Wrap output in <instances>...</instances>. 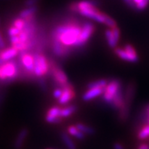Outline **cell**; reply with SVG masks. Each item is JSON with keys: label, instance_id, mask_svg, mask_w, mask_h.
Returning a JSON list of instances; mask_svg holds the SVG:
<instances>
[{"label": "cell", "instance_id": "cell-36", "mask_svg": "<svg viewBox=\"0 0 149 149\" xmlns=\"http://www.w3.org/2000/svg\"><path fill=\"white\" fill-rule=\"evenodd\" d=\"M138 149H149V146L147 144H141L139 146Z\"/></svg>", "mask_w": 149, "mask_h": 149}, {"label": "cell", "instance_id": "cell-20", "mask_svg": "<svg viewBox=\"0 0 149 149\" xmlns=\"http://www.w3.org/2000/svg\"><path fill=\"white\" fill-rule=\"evenodd\" d=\"M108 83V81L106 79H99V80L89 83L87 86V88L88 89H93V88H105Z\"/></svg>", "mask_w": 149, "mask_h": 149}, {"label": "cell", "instance_id": "cell-29", "mask_svg": "<svg viewBox=\"0 0 149 149\" xmlns=\"http://www.w3.org/2000/svg\"><path fill=\"white\" fill-rule=\"evenodd\" d=\"M40 0H26L24 2V5L26 7H30V6H36Z\"/></svg>", "mask_w": 149, "mask_h": 149}, {"label": "cell", "instance_id": "cell-1", "mask_svg": "<svg viewBox=\"0 0 149 149\" xmlns=\"http://www.w3.org/2000/svg\"><path fill=\"white\" fill-rule=\"evenodd\" d=\"M82 26L75 20H70L57 25L52 32V39L58 40L60 42L68 48H74L79 35L81 33Z\"/></svg>", "mask_w": 149, "mask_h": 149}, {"label": "cell", "instance_id": "cell-38", "mask_svg": "<svg viewBox=\"0 0 149 149\" xmlns=\"http://www.w3.org/2000/svg\"><path fill=\"white\" fill-rule=\"evenodd\" d=\"M148 124H149V118H148Z\"/></svg>", "mask_w": 149, "mask_h": 149}, {"label": "cell", "instance_id": "cell-34", "mask_svg": "<svg viewBox=\"0 0 149 149\" xmlns=\"http://www.w3.org/2000/svg\"><path fill=\"white\" fill-rule=\"evenodd\" d=\"M113 149H125L120 143L119 142H116V143L113 144Z\"/></svg>", "mask_w": 149, "mask_h": 149}, {"label": "cell", "instance_id": "cell-7", "mask_svg": "<svg viewBox=\"0 0 149 149\" xmlns=\"http://www.w3.org/2000/svg\"><path fill=\"white\" fill-rule=\"evenodd\" d=\"M52 49L53 54L59 58H66L72 53L71 48L67 47L58 40L53 39H52Z\"/></svg>", "mask_w": 149, "mask_h": 149}, {"label": "cell", "instance_id": "cell-37", "mask_svg": "<svg viewBox=\"0 0 149 149\" xmlns=\"http://www.w3.org/2000/svg\"><path fill=\"white\" fill-rule=\"evenodd\" d=\"M133 2H134L135 5H136V6L141 3V2H142V0H133Z\"/></svg>", "mask_w": 149, "mask_h": 149}, {"label": "cell", "instance_id": "cell-32", "mask_svg": "<svg viewBox=\"0 0 149 149\" xmlns=\"http://www.w3.org/2000/svg\"><path fill=\"white\" fill-rule=\"evenodd\" d=\"M39 84H40V87H41V89L42 90L45 91L47 88V85H46V83H45V80H44L42 78H40V80H39Z\"/></svg>", "mask_w": 149, "mask_h": 149}, {"label": "cell", "instance_id": "cell-24", "mask_svg": "<svg viewBox=\"0 0 149 149\" xmlns=\"http://www.w3.org/2000/svg\"><path fill=\"white\" fill-rule=\"evenodd\" d=\"M13 26L17 27V29L22 31L24 30L25 26V20L24 19L21 18V17H17V18H15L13 21Z\"/></svg>", "mask_w": 149, "mask_h": 149}, {"label": "cell", "instance_id": "cell-17", "mask_svg": "<svg viewBox=\"0 0 149 149\" xmlns=\"http://www.w3.org/2000/svg\"><path fill=\"white\" fill-rule=\"evenodd\" d=\"M68 132L70 133V135L74 136L75 138L78 139L83 140L85 138V134L83 133V132L79 130L77 127H75V126H70V127H68Z\"/></svg>", "mask_w": 149, "mask_h": 149}, {"label": "cell", "instance_id": "cell-18", "mask_svg": "<svg viewBox=\"0 0 149 149\" xmlns=\"http://www.w3.org/2000/svg\"><path fill=\"white\" fill-rule=\"evenodd\" d=\"M105 37L108 44L111 48L115 49L116 45L117 44V40H115V37L113 36V33L112 32V30H105Z\"/></svg>", "mask_w": 149, "mask_h": 149}, {"label": "cell", "instance_id": "cell-26", "mask_svg": "<svg viewBox=\"0 0 149 149\" xmlns=\"http://www.w3.org/2000/svg\"><path fill=\"white\" fill-rule=\"evenodd\" d=\"M104 24L107 25L111 29L114 28V27L117 26V23H116V21L114 20H113L111 17H109V16H107V17H106L105 21H104Z\"/></svg>", "mask_w": 149, "mask_h": 149}, {"label": "cell", "instance_id": "cell-22", "mask_svg": "<svg viewBox=\"0 0 149 149\" xmlns=\"http://www.w3.org/2000/svg\"><path fill=\"white\" fill-rule=\"evenodd\" d=\"M149 137V124L144 126L138 132V139L140 140H145Z\"/></svg>", "mask_w": 149, "mask_h": 149}, {"label": "cell", "instance_id": "cell-2", "mask_svg": "<svg viewBox=\"0 0 149 149\" xmlns=\"http://www.w3.org/2000/svg\"><path fill=\"white\" fill-rule=\"evenodd\" d=\"M19 77V67L15 61H8L0 67V80L11 83Z\"/></svg>", "mask_w": 149, "mask_h": 149}, {"label": "cell", "instance_id": "cell-35", "mask_svg": "<svg viewBox=\"0 0 149 149\" xmlns=\"http://www.w3.org/2000/svg\"><path fill=\"white\" fill-rule=\"evenodd\" d=\"M5 46H6V43H5V41H4L2 35L0 33V49H4Z\"/></svg>", "mask_w": 149, "mask_h": 149}, {"label": "cell", "instance_id": "cell-10", "mask_svg": "<svg viewBox=\"0 0 149 149\" xmlns=\"http://www.w3.org/2000/svg\"><path fill=\"white\" fill-rule=\"evenodd\" d=\"M123 103H124V95H123V89L121 87L115 95V96L113 97V100L109 105L113 109L120 110L122 108Z\"/></svg>", "mask_w": 149, "mask_h": 149}, {"label": "cell", "instance_id": "cell-25", "mask_svg": "<svg viewBox=\"0 0 149 149\" xmlns=\"http://www.w3.org/2000/svg\"><path fill=\"white\" fill-rule=\"evenodd\" d=\"M21 30L17 29V27H15V26H10L8 30V35L9 37L11 36H18L19 34L21 33Z\"/></svg>", "mask_w": 149, "mask_h": 149}, {"label": "cell", "instance_id": "cell-31", "mask_svg": "<svg viewBox=\"0 0 149 149\" xmlns=\"http://www.w3.org/2000/svg\"><path fill=\"white\" fill-rule=\"evenodd\" d=\"M123 2H124L125 3H126V5H127L129 7L131 8L132 9L136 11V5H135L133 0H123Z\"/></svg>", "mask_w": 149, "mask_h": 149}, {"label": "cell", "instance_id": "cell-3", "mask_svg": "<svg viewBox=\"0 0 149 149\" xmlns=\"http://www.w3.org/2000/svg\"><path fill=\"white\" fill-rule=\"evenodd\" d=\"M34 57V75L38 78H42L49 72V61L42 53H33Z\"/></svg>", "mask_w": 149, "mask_h": 149}, {"label": "cell", "instance_id": "cell-16", "mask_svg": "<svg viewBox=\"0 0 149 149\" xmlns=\"http://www.w3.org/2000/svg\"><path fill=\"white\" fill-rule=\"evenodd\" d=\"M61 138L62 142H64V144L68 149H77V146L75 145L74 142L70 138V136H68L66 132H61Z\"/></svg>", "mask_w": 149, "mask_h": 149}, {"label": "cell", "instance_id": "cell-14", "mask_svg": "<svg viewBox=\"0 0 149 149\" xmlns=\"http://www.w3.org/2000/svg\"><path fill=\"white\" fill-rule=\"evenodd\" d=\"M114 52H115V54L117 56L120 58L121 59H123V60L127 61H129V62H137L132 57H131L127 52L125 51L124 49H122L120 48H115L114 49Z\"/></svg>", "mask_w": 149, "mask_h": 149}, {"label": "cell", "instance_id": "cell-19", "mask_svg": "<svg viewBox=\"0 0 149 149\" xmlns=\"http://www.w3.org/2000/svg\"><path fill=\"white\" fill-rule=\"evenodd\" d=\"M77 106L75 105H70L68 107H65V108H61L60 111V116L61 118L63 117H68L70 116L71 114L74 113L77 111Z\"/></svg>", "mask_w": 149, "mask_h": 149}, {"label": "cell", "instance_id": "cell-39", "mask_svg": "<svg viewBox=\"0 0 149 149\" xmlns=\"http://www.w3.org/2000/svg\"><path fill=\"white\" fill-rule=\"evenodd\" d=\"M47 149H52V148H47Z\"/></svg>", "mask_w": 149, "mask_h": 149}, {"label": "cell", "instance_id": "cell-30", "mask_svg": "<svg viewBox=\"0 0 149 149\" xmlns=\"http://www.w3.org/2000/svg\"><path fill=\"white\" fill-rule=\"evenodd\" d=\"M62 95V89L61 88H58V89H55L53 93V95L55 98H58V99L61 97V95Z\"/></svg>", "mask_w": 149, "mask_h": 149}, {"label": "cell", "instance_id": "cell-33", "mask_svg": "<svg viewBox=\"0 0 149 149\" xmlns=\"http://www.w3.org/2000/svg\"><path fill=\"white\" fill-rule=\"evenodd\" d=\"M149 118V105H148L147 107L145 109V111L143 113V118L142 119H146V120H148V119Z\"/></svg>", "mask_w": 149, "mask_h": 149}, {"label": "cell", "instance_id": "cell-15", "mask_svg": "<svg viewBox=\"0 0 149 149\" xmlns=\"http://www.w3.org/2000/svg\"><path fill=\"white\" fill-rule=\"evenodd\" d=\"M38 11V7L36 6H30V7H27L25 9L22 10V11L19 13V17H21L23 19H26L27 17H32L36 13V11Z\"/></svg>", "mask_w": 149, "mask_h": 149}, {"label": "cell", "instance_id": "cell-8", "mask_svg": "<svg viewBox=\"0 0 149 149\" xmlns=\"http://www.w3.org/2000/svg\"><path fill=\"white\" fill-rule=\"evenodd\" d=\"M61 88L62 89V95L58 98V102L61 104H66L75 96L74 89L70 83H68Z\"/></svg>", "mask_w": 149, "mask_h": 149}, {"label": "cell", "instance_id": "cell-11", "mask_svg": "<svg viewBox=\"0 0 149 149\" xmlns=\"http://www.w3.org/2000/svg\"><path fill=\"white\" fill-rule=\"evenodd\" d=\"M19 54V52L17 49L11 46L8 49H5L2 51H0V58H2L4 62L11 61V59L15 58Z\"/></svg>", "mask_w": 149, "mask_h": 149}, {"label": "cell", "instance_id": "cell-12", "mask_svg": "<svg viewBox=\"0 0 149 149\" xmlns=\"http://www.w3.org/2000/svg\"><path fill=\"white\" fill-rule=\"evenodd\" d=\"M104 89H105V88H93V89H89L83 95L82 98L85 102L90 101L93 99V98H96V97L103 94L104 92Z\"/></svg>", "mask_w": 149, "mask_h": 149}, {"label": "cell", "instance_id": "cell-4", "mask_svg": "<svg viewBox=\"0 0 149 149\" xmlns=\"http://www.w3.org/2000/svg\"><path fill=\"white\" fill-rule=\"evenodd\" d=\"M49 70L51 72L55 83H57L60 88L69 83L66 74L60 68L58 64L53 60L49 61Z\"/></svg>", "mask_w": 149, "mask_h": 149}, {"label": "cell", "instance_id": "cell-5", "mask_svg": "<svg viewBox=\"0 0 149 149\" xmlns=\"http://www.w3.org/2000/svg\"><path fill=\"white\" fill-rule=\"evenodd\" d=\"M95 30V27L93 23H84L82 26L81 33L79 35V40L74 45V49H79V48L83 47L87 43V42L89 41L91 36H93Z\"/></svg>", "mask_w": 149, "mask_h": 149}, {"label": "cell", "instance_id": "cell-13", "mask_svg": "<svg viewBox=\"0 0 149 149\" xmlns=\"http://www.w3.org/2000/svg\"><path fill=\"white\" fill-rule=\"evenodd\" d=\"M29 133V131L27 129H22L20 132H19L18 135H17V138L15 139V149H21L24 146V142L25 139L27 137Z\"/></svg>", "mask_w": 149, "mask_h": 149}, {"label": "cell", "instance_id": "cell-21", "mask_svg": "<svg viewBox=\"0 0 149 149\" xmlns=\"http://www.w3.org/2000/svg\"><path fill=\"white\" fill-rule=\"evenodd\" d=\"M76 127H77L79 130L81 131L83 133H84V134L93 135L95 132V130L93 127L86 126V125L83 124V123H77V124L76 125Z\"/></svg>", "mask_w": 149, "mask_h": 149}, {"label": "cell", "instance_id": "cell-28", "mask_svg": "<svg viewBox=\"0 0 149 149\" xmlns=\"http://www.w3.org/2000/svg\"><path fill=\"white\" fill-rule=\"evenodd\" d=\"M112 32H113V36H114V37H115V40H117V42H118V41H119L120 40V29L117 27V26H116V27H114V28H112Z\"/></svg>", "mask_w": 149, "mask_h": 149}, {"label": "cell", "instance_id": "cell-6", "mask_svg": "<svg viewBox=\"0 0 149 149\" xmlns=\"http://www.w3.org/2000/svg\"><path fill=\"white\" fill-rule=\"evenodd\" d=\"M122 87L120 80L115 79H112L111 81H110L108 83L107 86L105 87L104 92V95H103V100L108 103V104H111V102L113 100V97L115 96V95L118 92L120 89Z\"/></svg>", "mask_w": 149, "mask_h": 149}, {"label": "cell", "instance_id": "cell-9", "mask_svg": "<svg viewBox=\"0 0 149 149\" xmlns=\"http://www.w3.org/2000/svg\"><path fill=\"white\" fill-rule=\"evenodd\" d=\"M61 108L58 107H53L50 108L45 116V120L50 123H58L61 121L60 116Z\"/></svg>", "mask_w": 149, "mask_h": 149}, {"label": "cell", "instance_id": "cell-23", "mask_svg": "<svg viewBox=\"0 0 149 149\" xmlns=\"http://www.w3.org/2000/svg\"><path fill=\"white\" fill-rule=\"evenodd\" d=\"M124 50L127 52L128 53L129 55H130L131 57H132V58H133L136 61H138L139 56H138V55H137V53H136V50H135V49L133 48V46H132V45H130V44H127V45H125Z\"/></svg>", "mask_w": 149, "mask_h": 149}, {"label": "cell", "instance_id": "cell-27", "mask_svg": "<svg viewBox=\"0 0 149 149\" xmlns=\"http://www.w3.org/2000/svg\"><path fill=\"white\" fill-rule=\"evenodd\" d=\"M149 4V0H142V2L140 4L136 6V11H141L145 10L147 8V6H148Z\"/></svg>", "mask_w": 149, "mask_h": 149}]
</instances>
